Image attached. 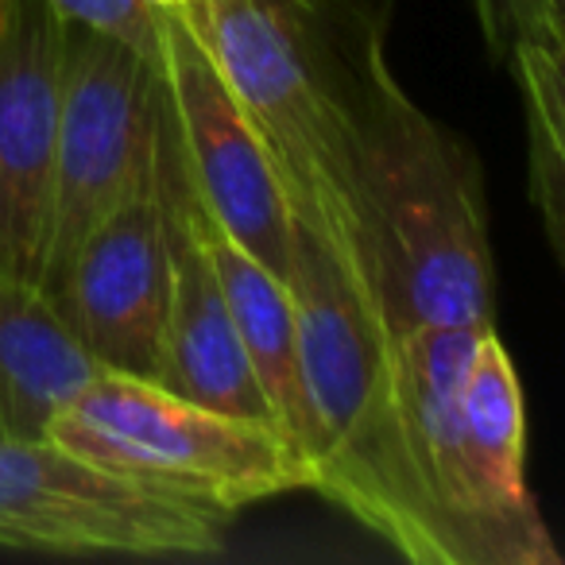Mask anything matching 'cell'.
I'll list each match as a JSON object with an SVG mask.
<instances>
[{
  "instance_id": "cell-1",
  "label": "cell",
  "mask_w": 565,
  "mask_h": 565,
  "mask_svg": "<svg viewBox=\"0 0 565 565\" xmlns=\"http://www.w3.org/2000/svg\"><path fill=\"white\" fill-rule=\"evenodd\" d=\"M179 17L244 105L291 213L353 256L356 148L395 78L387 0H194Z\"/></svg>"
},
{
  "instance_id": "cell-2",
  "label": "cell",
  "mask_w": 565,
  "mask_h": 565,
  "mask_svg": "<svg viewBox=\"0 0 565 565\" xmlns=\"http://www.w3.org/2000/svg\"><path fill=\"white\" fill-rule=\"evenodd\" d=\"M287 282L299 318L310 488L407 562L449 565L403 438L392 333L361 267L322 225L291 213Z\"/></svg>"
},
{
  "instance_id": "cell-3",
  "label": "cell",
  "mask_w": 565,
  "mask_h": 565,
  "mask_svg": "<svg viewBox=\"0 0 565 565\" xmlns=\"http://www.w3.org/2000/svg\"><path fill=\"white\" fill-rule=\"evenodd\" d=\"M353 259L392 338L492 322L484 174L469 143L395 78L372 102L356 148Z\"/></svg>"
},
{
  "instance_id": "cell-4",
  "label": "cell",
  "mask_w": 565,
  "mask_h": 565,
  "mask_svg": "<svg viewBox=\"0 0 565 565\" xmlns=\"http://www.w3.org/2000/svg\"><path fill=\"white\" fill-rule=\"evenodd\" d=\"M47 438L136 484L221 515L310 488L307 457L275 423L202 407L128 372H97L58 411Z\"/></svg>"
},
{
  "instance_id": "cell-5",
  "label": "cell",
  "mask_w": 565,
  "mask_h": 565,
  "mask_svg": "<svg viewBox=\"0 0 565 565\" xmlns=\"http://www.w3.org/2000/svg\"><path fill=\"white\" fill-rule=\"evenodd\" d=\"M228 519L102 469L51 438H0V546L213 557L225 550Z\"/></svg>"
},
{
  "instance_id": "cell-6",
  "label": "cell",
  "mask_w": 565,
  "mask_h": 565,
  "mask_svg": "<svg viewBox=\"0 0 565 565\" xmlns=\"http://www.w3.org/2000/svg\"><path fill=\"white\" fill-rule=\"evenodd\" d=\"M66 24V20H63ZM163 74L128 43L66 24L51 213L40 287L55 295L82 236L113 210L151 163Z\"/></svg>"
},
{
  "instance_id": "cell-7",
  "label": "cell",
  "mask_w": 565,
  "mask_h": 565,
  "mask_svg": "<svg viewBox=\"0 0 565 565\" xmlns=\"http://www.w3.org/2000/svg\"><path fill=\"white\" fill-rule=\"evenodd\" d=\"M159 74L190 190L213 221L282 282L291 279V205L244 105L179 12L163 9Z\"/></svg>"
},
{
  "instance_id": "cell-8",
  "label": "cell",
  "mask_w": 565,
  "mask_h": 565,
  "mask_svg": "<svg viewBox=\"0 0 565 565\" xmlns=\"http://www.w3.org/2000/svg\"><path fill=\"white\" fill-rule=\"evenodd\" d=\"M167 279L171 259L163 233V190L151 151L140 179L82 236L63 287L51 299L105 372L156 380Z\"/></svg>"
},
{
  "instance_id": "cell-9",
  "label": "cell",
  "mask_w": 565,
  "mask_h": 565,
  "mask_svg": "<svg viewBox=\"0 0 565 565\" xmlns=\"http://www.w3.org/2000/svg\"><path fill=\"white\" fill-rule=\"evenodd\" d=\"M66 24L47 0H0V279L40 282Z\"/></svg>"
},
{
  "instance_id": "cell-10",
  "label": "cell",
  "mask_w": 565,
  "mask_h": 565,
  "mask_svg": "<svg viewBox=\"0 0 565 565\" xmlns=\"http://www.w3.org/2000/svg\"><path fill=\"white\" fill-rule=\"evenodd\" d=\"M156 163L159 190H163L167 259H171L156 384L182 395V399L202 403V407L225 411V415L275 423L271 407H267L264 392H259L256 376H252L241 338H236L233 315H228V302L221 295L205 241L198 233L194 190H190L179 148H174L171 120H167V97L163 117H159Z\"/></svg>"
},
{
  "instance_id": "cell-11",
  "label": "cell",
  "mask_w": 565,
  "mask_h": 565,
  "mask_svg": "<svg viewBox=\"0 0 565 565\" xmlns=\"http://www.w3.org/2000/svg\"><path fill=\"white\" fill-rule=\"evenodd\" d=\"M488 326H418L392 338L395 399L411 469L441 531L449 565H503L465 465L457 415L461 372Z\"/></svg>"
},
{
  "instance_id": "cell-12",
  "label": "cell",
  "mask_w": 565,
  "mask_h": 565,
  "mask_svg": "<svg viewBox=\"0 0 565 565\" xmlns=\"http://www.w3.org/2000/svg\"><path fill=\"white\" fill-rule=\"evenodd\" d=\"M465 465L503 565H557L554 542L526 488V411L515 364L495 326L472 345L457 387Z\"/></svg>"
},
{
  "instance_id": "cell-13",
  "label": "cell",
  "mask_w": 565,
  "mask_h": 565,
  "mask_svg": "<svg viewBox=\"0 0 565 565\" xmlns=\"http://www.w3.org/2000/svg\"><path fill=\"white\" fill-rule=\"evenodd\" d=\"M97 372L40 282L0 279V438H47Z\"/></svg>"
},
{
  "instance_id": "cell-14",
  "label": "cell",
  "mask_w": 565,
  "mask_h": 565,
  "mask_svg": "<svg viewBox=\"0 0 565 565\" xmlns=\"http://www.w3.org/2000/svg\"><path fill=\"white\" fill-rule=\"evenodd\" d=\"M194 221L205 241V252H210L213 271H217L228 315H233L236 338H241V349L252 364V376H256L279 430L302 449V438H307V407H302L299 318H295L291 282H282L256 256H248L205 213L198 194H194Z\"/></svg>"
},
{
  "instance_id": "cell-15",
  "label": "cell",
  "mask_w": 565,
  "mask_h": 565,
  "mask_svg": "<svg viewBox=\"0 0 565 565\" xmlns=\"http://www.w3.org/2000/svg\"><path fill=\"white\" fill-rule=\"evenodd\" d=\"M519 82L531 140V202L542 213L550 248L565 252V55L546 47H515L503 63Z\"/></svg>"
},
{
  "instance_id": "cell-16",
  "label": "cell",
  "mask_w": 565,
  "mask_h": 565,
  "mask_svg": "<svg viewBox=\"0 0 565 565\" xmlns=\"http://www.w3.org/2000/svg\"><path fill=\"white\" fill-rule=\"evenodd\" d=\"M472 12L495 63L523 43L565 55V0H472Z\"/></svg>"
},
{
  "instance_id": "cell-17",
  "label": "cell",
  "mask_w": 565,
  "mask_h": 565,
  "mask_svg": "<svg viewBox=\"0 0 565 565\" xmlns=\"http://www.w3.org/2000/svg\"><path fill=\"white\" fill-rule=\"evenodd\" d=\"M47 4L66 24L113 35V40L140 51L143 58L159 63V24H163V9H159L156 0H47Z\"/></svg>"
},
{
  "instance_id": "cell-18",
  "label": "cell",
  "mask_w": 565,
  "mask_h": 565,
  "mask_svg": "<svg viewBox=\"0 0 565 565\" xmlns=\"http://www.w3.org/2000/svg\"><path fill=\"white\" fill-rule=\"evenodd\" d=\"M156 4H159V9H171V12H186L194 0H156Z\"/></svg>"
}]
</instances>
